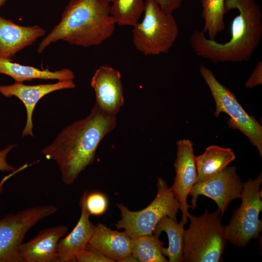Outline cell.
Returning a JSON list of instances; mask_svg holds the SVG:
<instances>
[{"mask_svg":"<svg viewBox=\"0 0 262 262\" xmlns=\"http://www.w3.org/2000/svg\"><path fill=\"white\" fill-rule=\"evenodd\" d=\"M0 74L9 76L17 82L34 79L65 81L73 80L75 78L74 72L69 68H63L54 71H50L48 68L41 70L4 58H0Z\"/></svg>","mask_w":262,"mask_h":262,"instance_id":"e0dca14e","label":"cell"},{"mask_svg":"<svg viewBox=\"0 0 262 262\" xmlns=\"http://www.w3.org/2000/svg\"><path fill=\"white\" fill-rule=\"evenodd\" d=\"M45 33V29L38 25L22 26L0 16V58L12 60Z\"/></svg>","mask_w":262,"mask_h":262,"instance_id":"5bb4252c","label":"cell"},{"mask_svg":"<svg viewBox=\"0 0 262 262\" xmlns=\"http://www.w3.org/2000/svg\"><path fill=\"white\" fill-rule=\"evenodd\" d=\"M184 225L169 216L164 217L156 226L153 234L160 237L164 231L167 235L168 246L163 247L162 252L169 262H183Z\"/></svg>","mask_w":262,"mask_h":262,"instance_id":"d6986e66","label":"cell"},{"mask_svg":"<svg viewBox=\"0 0 262 262\" xmlns=\"http://www.w3.org/2000/svg\"><path fill=\"white\" fill-rule=\"evenodd\" d=\"M243 184L236 167L228 166L214 176L193 186L189 194L192 196L190 207L195 209L197 206L198 197L204 196L216 203L223 215L231 201L241 198Z\"/></svg>","mask_w":262,"mask_h":262,"instance_id":"9c48e42d","label":"cell"},{"mask_svg":"<svg viewBox=\"0 0 262 262\" xmlns=\"http://www.w3.org/2000/svg\"><path fill=\"white\" fill-rule=\"evenodd\" d=\"M115 25L108 0H70L60 22L39 43L37 52L60 40L84 48L99 45L113 35Z\"/></svg>","mask_w":262,"mask_h":262,"instance_id":"3957f363","label":"cell"},{"mask_svg":"<svg viewBox=\"0 0 262 262\" xmlns=\"http://www.w3.org/2000/svg\"><path fill=\"white\" fill-rule=\"evenodd\" d=\"M7 0H0V7L5 4Z\"/></svg>","mask_w":262,"mask_h":262,"instance_id":"f1b7e54d","label":"cell"},{"mask_svg":"<svg viewBox=\"0 0 262 262\" xmlns=\"http://www.w3.org/2000/svg\"><path fill=\"white\" fill-rule=\"evenodd\" d=\"M262 84V61H260L256 65L251 75L245 82L246 88H251Z\"/></svg>","mask_w":262,"mask_h":262,"instance_id":"4316f807","label":"cell"},{"mask_svg":"<svg viewBox=\"0 0 262 262\" xmlns=\"http://www.w3.org/2000/svg\"><path fill=\"white\" fill-rule=\"evenodd\" d=\"M116 125V116L104 113L95 103L85 118L64 128L41 152L56 163L63 182L71 184L93 163L100 142Z\"/></svg>","mask_w":262,"mask_h":262,"instance_id":"6da1fadb","label":"cell"},{"mask_svg":"<svg viewBox=\"0 0 262 262\" xmlns=\"http://www.w3.org/2000/svg\"><path fill=\"white\" fill-rule=\"evenodd\" d=\"M164 245L158 236L142 235L131 239V253L138 262H167L168 261L162 252Z\"/></svg>","mask_w":262,"mask_h":262,"instance_id":"44dd1931","label":"cell"},{"mask_svg":"<svg viewBox=\"0 0 262 262\" xmlns=\"http://www.w3.org/2000/svg\"><path fill=\"white\" fill-rule=\"evenodd\" d=\"M262 173L243 182L241 203L225 226L227 241L239 247H245L251 239L260 237L262 230V221L259 219L262 210Z\"/></svg>","mask_w":262,"mask_h":262,"instance_id":"52a82bcc","label":"cell"},{"mask_svg":"<svg viewBox=\"0 0 262 262\" xmlns=\"http://www.w3.org/2000/svg\"><path fill=\"white\" fill-rule=\"evenodd\" d=\"M68 229L59 225L40 231L30 241L22 243L18 249L19 262H57L56 247Z\"/></svg>","mask_w":262,"mask_h":262,"instance_id":"4fadbf2b","label":"cell"},{"mask_svg":"<svg viewBox=\"0 0 262 262\" xmlns=\"http://www.w3.org/2000/svg\"><path fill=\"white\" fill-rule=\"evenodd\" d=\"M87 194L85 191L80 198L81 212L78 223L73 230L57 244V262L76 261V257L86 248L92 236L95 225L90 220V214L86 207Z\"/></svg>","mask_w":262,"mask_h":262,"instance_id":"9a60e30c","label":"cell"},{"mask_svg":"<svg viewBox=\"0 0 262 262\" xmlns=\"http://www.w3.org/2000/svg\"><path fill=\"white\" fill-rule=\"evenodd\" d=\"M110 13L116 24L133 26L144 13L143 0H108Z\"/></svg>","mask_w":262,"mask_h":262,"instance_id":"603a6c76","label":"cell"},{"mask_svg":"<svg viewBox=\"0 0 262 262\" xmlns=\"http://www.w3.org/2000/svg\"><path fill=\"white\" fill-rule=\"evenodd\" d=\"M235 159L234 152L230 148L215 145L207 147L203 153L196 156L197 173L196 183L205 180L217 174Z\"/></svg>","mask_w":262,"mask_h":262,"instance_id":"ac0fdd59","label":"cell"},{"mask_svg":"<svg viewBox=\"0 0 262 262\" xmlns=\"http://www.w3.org/2000/svg\"><path fill=\"white\" fill-rule=\"evenodd\" d=\"M166 13L173 14L181 5L183 0H153Z\"/></svg>","mask_w":262,"mask_h":262,"instance_id":"83f0119b","label":"cell"},{"mask_svg":"<svg viewBox=\"0 0 262 262\" xmlns=\"http://www.w3.org/2000/svg\"><path fill=\"white\" fill-rule=\"evenodd\" d=\"M131 240L125 231L112 230L99 223L95 226L86 248L100 253L114 262H122L131 254Z\"/></svg>","mask_w":262,"mask_h":262,"instance_id":"2e32d148","label":"cell"},{"mask_svg":"<svg viewBox=\"0 0 262 262\" xmlns=\"http://www.w3.org/2000/svg\"><path fill=\"white\" fill-rule=\"evenodd\" d=\"M18 225L9 214L0 218V262H17V250L22 242Z\"/></svg>","mask_w":262,"mask_h":262,"instance_id":"ffe728a7","label":"cell"},{"mask_svg":"<svg viewBox=\"0 0 262 262\" xmlns=\"http://www.w3.org/2000/svg\"><path fill=\"white\" fill-rule=\"evenodd\" d=\"M222 216L218 209L209 213L206 209L199 216L189 214L190 225L184 232L183 262L222 261L227 239Z\"/></svg>","mask_w":262,"mask_h":262,"instance_id":"277c9868","label":"cell"},{"mask_svg":"<svg viewBox=\"0 0 262 262\" xmlns=\"http://www.w3.org/2000/svg\"><path fill=\"white\" fill-rule=\"evenodd\" d=\"M75 87L73 80L58 81L54 83L26 85L15 82L10 85H0V93L6 97L14 96L24 104L27 112V120L22 136H33L32 116L37 103L45 95L52 92Z\"/></svg>","mask_w":262,"mask_h":262,"instance_id":"7c38bea8","label":"cell"},{"mask_svg":"<svg viewBox=\"0 0 262 262\" xmlns=\"http://www.w3.org/2000/svg\"><path fill=\"white\" fill-rule=\"evenodd\" d=\"M226 13L237 9L231 23L230 37L219 43L195 31L190 37L191 46L198 56L213 63L248 61L262 37V13L255 0H225Z\"/></svg>","mask_w":262,"mask_h":262,"instance_id":"7a4b0ae2","label":"cell"},{"mask_svg":"<svg viewBox=\"0 0 262 262\" xmlns=\"http://www.w3.org/2000/svg\"><path fill=\"white\" fill-rule=\"evenodd\" d=\"M177 146L174 164L176 176L171 188L180 203L182 213L180 222L185 225L188 220V209L191 208L187 203V197L196 182L197 173L193 143L188 139H180L177 142Z\"/></svg>","mask_w":262,"mask_h":262,"instance_id":"30bf717a","label":"cell"},{"mask_svg":"<svg viewBox=\"0 0 262 262\" xmlns=\"http://www.w3.org/2000/svg\"><path fill=\"white\" fill-rule=\"evenodd\" d=\"M15 146V145H9L0 150V194L3 191L4 184L6 180L29 166L26 163L16 169L8 163L6 159L7 155Z\"/></svg>","mask_w":262,"mask_h":262,"instance_id":"cb8c5ba5","label":"cell"},{"mask_svg":"<svg viewBox=\"0 0 262 262\" xmlns=\"http://www.w3.org/2000/svg\"><path fill=\"white\" fill-rule=\"evenodd\" d=\"M157 195L145 208L132 211L122 204H117L120 211L121 219L115 225L117 229H123L131 238L145 235H151L159 222L167 216L177 220L180 203L174 196L171 187L159 177L157 182Z\"/></svg>","mask_w":262,"mask_h":262,"instance_id":"8992f818","label":"cell"},{"mask_svg":"<svg viewBox=\"0 0 262 262\" xmlns=\"http://www.w3.org/2000/svg\"><path fill=\"white\" fill-rule=\"evenodd\" d=\"M76 261L79 262H114L104 255L86 248L76 257Z\"/></svg>","mask_w":262,"mask_h":262,"instance_id":"484cf974","label":"cell"},{"mask_svg":"<svg viewBox=\"0 0 262 262\" xmlns=\"http://www.w3.org/2000/svg\"><path fill=\"white\" fill-rule=\"evenodd\" d=\"M143 13V19L132 30L135 49L145 55L167 53L179 34L173 14L164 12L153 0H146Z\"/></svg>","mask_w":262,"mask_h":262,"instance_id":"5b68a950","label":"cell"},{"mask_svg":"<svg viewBox=\"0 0 262 262\" xmlns=\"http://www.w3.org/2000/svg\"><path fill=\"white\" fill-rule=\"evenodd\" d=\"M85 203L87 210L90 215H99L106 212L108 202L105 195L99 192H94L87 194Z\"/></svg>","mask_w":262,"mask_h":262,"instance_id":"d4e9b609","label":"cell"},{"mask_svg":"<svg viewBox=\"0 0 262 262\" xmlns=\"http://www.w3.org/2000/svg\"><path fill=\"white\" fill-rule=\"evenodd\" d=\"M199 71L215 103L214 115L218 117L222 112L228 114L229 116L227 121L229 127L237 129L243 133L257 147L262 158V127L260 123L244 110L234 93L221 84L209 68L200 66Z\"/></svg>","mask_w":262,"mask_h":262,"instance_id":"ba28073f","label":"cell"},{"mask_svg":"<svg viewBox=\"0 0 262 262\" xmlns=\"http://www.w3.org/2000/svg\"><path fill=\"white\" fill-rule=\"evenodd\" d=\"M200 2L204 20L202 32L207 33L208 38L214 40L217 34L225 28V0H200Z\"/></svg>","mask_w":262,"mask_h":262,"instance_id":"7402d4cb","label":"cell"},{"mask_svg":"<svg viewBox=\"0 0 262 262\" xmlns=\"http://www.w3.org/2000/svg\"><path fill=\"white\" fill-rule=\"evenodd\" d=\"M120 72L104 65L95 72L91 86L95 93L96 104L104 113L116 116L124 98Z\"/></svg>","mask_w":262,"mask_h":262,"instance_id":"8fae6325","label":"cell"}]
</instances>
